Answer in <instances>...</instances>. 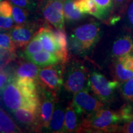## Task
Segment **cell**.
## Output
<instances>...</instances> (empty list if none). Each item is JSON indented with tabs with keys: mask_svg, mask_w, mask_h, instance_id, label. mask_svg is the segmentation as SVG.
I'll return each instance as SVG.
<instances>
[{
	"mask_svg": "<svg viewBox=\"0 0 133 133\" xmlns=\"http://www.w3.org/2000/svg\"><path fill=\"white\" fill-rule=\"evenodd\" d=\"M53 35L56 39V43L59 48L56 56L59 57L60 61L64 64L68 59L67 52V38L65 30L60 29H51Z\"/></svg>",
	"mask_w": 133,
	"mask_h": 133,
	"instance_id": "obj_15",
	"label": "cell"
},
{
	"mask_svg": "<svg viewBox=\"0 0 133 133\" xmlns=\"http://www.w3.org/2000/svg\"><path fill=\"white\" fill-rule=\"evenodd\" d=\"M125 25L128 29L133 31V0H131L126 8Z\"/></svg>",
	"mask_w": 133,
	"mask_h": 133,
	"instance_id": "obj_30",
	"label": "cell"
},
{
	"mask_svg": "<svg viewBox=\"0 0 133 133\" xmlns=\"http://www.w3.org/2000/svg\"><path fill=\"white\" fill-rule=\"evenodd\" d=\"M131 0H114V10L123 13Z\"/></svg>",
	"mask_w": 133,
	"mask_h": 133,
	"instance_id": "obj_36",
	"label": "cell"
},
{
	"mask_svg": "<svg viewBox=\"0 0 133 133\" xmlns=\"http://www.w3.org/2000/svg\"><path fill=\"white\" fill-rule=\"evenodd\" d=\"M29 14L27 10L19 6H12V17L17 24H24L27 22Z\"/></svg>",
	"mask_w": 133,
	"mask_h": 133,
	"instance_id": "obj_25",
	"label": "cell"
},
{
	"mask_svg": "<svg viewBox=\"0 0 133 133\" xmlns=\"http://www.w3.org/2000/svg\"><path fill=\"white\" fill-rule=\"evenodd\" d=\"M14 52L8 50L1 49V69L4 68L10 61H12L15 57Z\"/></svg>",
	"mask_w": 133,
	"mask_h": 133,
	"instance_id": "obj_33",
	"label": "cell"
},
{
	"mask_svg": "<svg viewBox=\"0 0 133 133\" xmlns=\"http://www.w3.org/2000/svg\"><path fill=\"white\" fill-rule=\"evenodd\" d=\"M11 4L29 11H33L37 6L35 0H8Z\"/></svg>",
	"mask_w": 133,
	"mask_h": 133,
	"instance_id": "obj_29",
	"label": "cell"
},
{
	"mask_svg": "<svg viewBox=\"0 0 133 133\" xmlns=\"http://www.w3.org/2000/svg\"><path fill=\"white\" fill-rule=\"evenodd\" d=\"M102 15V19H106L114 11V0H94Z\"/></svg>",
	"mask_w": 133,
	"mask_h": 133,
	"instance_id": "obj_24",
	"label": "cell"
},
{
	"mask_svg": "<svg viewBox=\"0 0 133 133\" xmlns=\"http://www.w3.org/2000/svg\"><path fill=\"white\" fill-rule=\"evenodd\" d=\"M9 75L7 72H6L3 69H1V74H0V88H1V91L2 90L8 81L10 80L9 79Z\"/></svg>",
	"mask_w": 133,
	"mask_h": 133,
	"instance_id": "obj_37",
	"label": "cell"
},
{
	"mask_svg": "<svg viewBox=\"0 0 133 133\" xmlns=\"http://www.w3.org/2000/svg\"><path fill=\"white\" fill-rule=\"evenodd\" d=\"M88 79L86 68L81 63L75 62L68 69L64 82V87L67 91L75 94L85 89Z\"/></svg>",
	"mask_w": 133,
	"mask_h": 133,
	"instance_id": "obj_5",
	"label": "cell"
},
{
	"mask_svg": "<svg viewBox=\"0 0 133 133\" xmlns=\"http://www.w3.org/2000/svg\"><path fill=\"white\" fill-rule=\"evenodd\" d=\"M131 54H132V55H133V52H132V53H131Z\"/></svg>",
	"mask_w": 133,
	"mask_h": 133,
	"instance_id": "obj_40",
	"label": "cell"
},
{
	"mask_svg": "<svg viewBox=\"0 0 133 133\" xmlns=\"http://www.w3.org/2000/svg\"><path fill=\"white\" fill-rule=\"evenodd\" d=\"M101 29L99 24L91 22L79 26L70 36L71 47L76 52L90 49L99 39Z\"/></svg>",
	"mask_w": 133,
	"mask_h": 133,
	"instance_id": "obj_3",
	"label": "cell"
},
{
	"mask_svg": "<svg viewBox=\"0 0 133 133\" xmlns=\"http://www.w3.org/2000/svg\"><path fill=\"white\" fill-rule=\"evenodd\" d=\"M1 96L3 104L10 110L24 109L40 115V102L38 97H27L25 96L13 79H10L1 90Z\"/></svg>",
	"mask_w": 133,
	"mask_h": 133,
	"instance_id": "obj_2",
	"label": "cell"
},
{
	"mask_svg": "<svg viewBox=\"0 0 133 133\" xmlns=\"http://www.w3.org/2000/svg\"><path fill=\"white\" fill-rule=\"evenodd\" d=\"M13 114L17 120L24 125L33 126L38 129L39 125L38 124L37 118L39 117V114L31 112L29 110L24 109H19L13 110Z\"/></svg>",
	"mask_w": 133,
	"mask_h": 133,
	"instance_id": "obj_14",
	"label": "cell"
},
{
	"mask_svg": "<svg viewBox=\"0 0 133 133\" xmlns=\"http://www.w3.org/2000/svg\"><path fill=\"white\" fill-rule=\"evenodd\" d=\"M13 79L25 96L27 97H38L37 85L34 78L16 77Z\"/></svg>",
	"mask_w": 133,
	"mask_h": 133,
	"instance_id": "obj_16",
	"label": "cell"
},
{
	"mask_svg": "<svg viewBox=\"0 0 133 133\" xmlns=\"http://www.w3.org/2000/svg\"><path fill=\"white\" fill-rule=\"evenodd\" d=\"M121 132L133 133V118L131 120L126 122L120 129Z\"/></svg>",
	"mask_w": 133,
	"mask_h": 133,
	"instance_id": "obj_38",
	"label": "cell"
},
{
	"mask_svg": "<svg viewBox=\"0 0 133 133\" xmlns=\"http://www.w3.org/2000/svg\"><path fill=\"white\" fill-rule=\"evenodd\" d=\"M65 114L61 109H56L53 112L49 124L51 131L54 132H64Z\"/></svg>",
	"mask_w": 133,
	"mask_h": 133,
	"instance_id": "obj_21",
	"label": "cell"
},
{
	"mask_svg": "<svg viewBox=\"0 0 133 133\" xmlns=\"http://www.w3.org/2000/svg\"><path fill=\"white\" fill-rule=\"evenodd\" d=\"M26 57L30 61L35 63L38 66H47L51 65L57 64L61 62L56 54L48 52L46 50L41 51Z\"/></svg>",
	"mask_w": 133,
	"mask_h": 133,
	"instance_id": "obj_13",
	"label": "cell"
},
{
	"mask_svg": "<svg viewBox=\"0 0 133 133\" xmlns=\"http://www.w3.org/2000/svg\"><path fill=\"white\" fill-rule=\"evenodd\" d=\"M121 95L127 101H133V78L123 81L119 85Z\"/></svg>",
	"mask_w": 133,
	"mask_h": 133,
	"instance_id": "obj_27",
	"label": "cell"
},
{
	"mask_svg": "<svg viewBox=\"0 0 133 133\" xmlns=\"http://www.w3.org/2000/svg\"><path fill=\"white\" fill-rule=\"evenodd\" d=\"M58 1H64V0H58Z\"/></svg>",
	"mask_w": 133,
	"mask_h": 133,
	"instance_id": "obj_39",
	"label": "cell"
},
{
	"mask_svg": "<svg viewBox=\"0 0 133 133\" xmlns=\"http://www.w3.org/2000/svg\"><path fill=\"white\" fill-rule=\"evenodd\" d=\"M75 8L82 14H89L99 19H102V15L94 0H74Z\"/></svg>",
	"mask_w": 133,
	"mask_h": 133,
	"instance_id": "obj_17",
	"label": "cell"
},
{
	"mask_svg": "<svg viewBox=\"0 0 133 133\" xmlns=\"http://www.w3.org/2000/svg\"><path fill=\"white\" fill-rule=\"evenodd\" d=\"M120 84L117 81H109L101 74L93 72L89 76L88 86L102 102L111 101L114 91Z\"/></svg>",
	"mask_w": 133,
	"mask_h": 133,
	"instance_id": "obj_4",
	"label": "cell"
},
{
	"mask_svg": "<svg viewBox=\"0 0 133 133\" xmlns=\"http://www.w3.org/2000/svg\"><path fill=\"white\" fill-rule=\"evenodd\" d=\"M55 100L52 94L45 92L43 95L42 104L40 105V119L42 125L46 128H49L50 121L54 111Z\"/></svg>",
	"mask_w": 133,
	"mask_h": 133,
	"instance_id": "obj_11",
	"label": "cell"
},
{
	"mask_svg": "<svg viewBox=\"0 0 133 133\" xmlns=\"http://www.w3.org/2000/svg\"><path fill=\"white\" fill-rule=\"evenodd\" d=\"M33 62H22L16 70V78H31L35 79L38 77L39 68Z\"/></svg>",
	"mask_w": 133,
	"mask_h": 133,
	"instance_id": "obj_18",
	"label": "cell"
},
{
	"mask_svg": "<svg viewBox=\"0 0 133 133\" xmlns=\"http://www.w3.org/2000/svg\"><path fill=\"white\" fill-rule=\"evenodd\" d=\"M131 102H133V101H131Z\"/></svg>",
	"mask_w": 133,
	"mask_h": 133,
	"instance_id": "obj_41",
	"label": "cell"
},
{
	"mask_svg": "<svg viewBox=\"0 0 133 133\" xmlns=\"http://www.w3.org/2000/svg\"><path fill=\"white\" fill-rule=\"evenodd\" d=\"M42 43L43 49L48 52L57 54L59 48L51 28L42 27L36 33Z\"/></svg>",
	"mask_w": 133,
	"mask_h": 133,
	"instance_id": "obj_12",
	"label": "cell"
},
{
	"mask_svg": "<svg viewBox=\"0 0 133 133\" xmlns=\"http://www.w3.org/2000/svg\"><path fill=\"white\" fill-rule=\"evenodd\" d=\"M34 33V26L25 23L14 26L10 35L16 48H24L31 40Z\"/></svg>",
	"mask_w": 133,
	"mask_h": 133,
	"instance_id": "obj_9",
	"label": "cell"
},
{
	"mask_svg": "<svg viewBox=\"0 0 133 133\" xmlns=\"http://www.w3.org/2000/svg\"><path fill=\"white\" fill-rule=\"evenodd\" d=\"M133 52V38L125 35L116 38L112 48V56L116 59Z\"/></svg>",
	"mask_w": 133,
	"mask_h": 133,
	"instance_id": "obj_10",
	"label": "cell"
},
{
	"mask_svg": "<svg viewBox=\"0 0 133 133\" xmlns=\"http://www.w3.org/2000/svg\"><path fill=\"white\" fill-rule=\"evenodd\" d=\"M64 12L65 18L69 21H77L82 19L83 14L75 8L74 5V0H64Z\"/></svg>",
	"mask_w": 133,
	"mask_h": 133,
	"instance_id": "obj_22",
	"label": "cell"
},
{
	"mask_svg": "<svg viewBox=\"0 0 133 133\" xmlns=\"http://www.w3.org/2000/svg\"><path fill=\"white\" fill-rule=\"evenodd\" d=\"M118 59L126 68L133 71V55L132 54L125 55L123 57L118 58Z\"/></svg>",
	"mask_w": 133,
	"mask_h": 133,
	"instance_id": "obj_35",
	"label": "cell"
},
{
	"mask_svg": "<svg viewBox=\"0 0 133 133\" xmlns=\"http://www.w3.org/2000/svg\"><path fill=\"white\" fill-rule=\"evenodd\" d=\"M42 13L44 19L56 29H65L64 3L58 0H47L43 6Z\"/></svg>",
	"mask_w": 133,
	"mask_h": 133,
	"instance_id": "obj_7",
	"label": "cell"
},
{
	"mask_svg": "<svg viewBox=\"0 0 133 133\" xmlns=\"http://www.w3.org/2000/svg\"><path fill=\"white\" fill-rule=\"evenodd\" d=\"M77 117L72 102L69 103L66 109L64 132H71L77 131Z\"/></svg>",
	"mask_w": 133,
	"mask_h": 133,
	"instance_id": "obj_19",
	"label": "cell"
},
{
	"mask_svg": "<svg viewBox=\"0 0 133 133\" xmlns=\"http://www.w3.org/2000/svg\"><path fill=\"white\" fill-rule=\"evenodd\" d=\"M119 112L123 121L128 122L133 118V106L130 104L124 105Z\"/></svg>",
	"mask_w": 133,
	"mask_h": 133,
	"instance_id": "obj_31",
	"label": "cell"
},
{
	"mask_svg": "<svg viewBox=\"0 0 133 133\" xmlns=\"http://www.w3.org/2000/svg\"><path fill=\"white\" fill-rule=\"evenodd\" d=\"M0 131L3 133L22 132L12 119L2 108L0 111Z\"/></svg>",
	"mask_w": 133,
	"mask_h": 133,
	"instance_id": "obj_20",
	"label": "cell"
},
{
	"mask_svg": "<svg viewBox=\"0 0 133 133\" xmlns=\"http://www.w3.org/2000/svg\"><path fill=\"white\" fill-rule=\"evenodd\" d=\"M72 104L77 114L86 116L94 114L103 107L102 101L91 96L86 88L74 94Z\"/></svg>",
	"mask_w": 133,
	"mask_h": 133,
	"instance_id": "obj_6",
	"label": "cell"
},
{
	"mask_svg": "<svg viewBox=\"0 0 133 133\" xmlns=\"http://www.w3.org/2000/svg\"><path fill=\"white\" fill-rule=\"evenodd\" d=\"M63 64H54L39 70L38 78L51 90L57 91L64 84Z\"/></svg>",
	"mask_w": 133,
	"mask_h": 133,
	"instance_id": "obj_8",
	"label": "cell"
},
{
	"mask_svg": "<svg viewBox=\"0 0 133 133\" xmlns=\"http://www.w3.org/2000/svg\"><path fill=\"white\" fill-rule=\"evenodd\" d=\"M0 46H1V49L15 52L16 46L11 39L10 34H8L6 33H1L0 35Z\"/></svg>",
	"mask_w": 133,
	"mask_h": 133,
	"instance_id": "obj_28",
	"label": "cell"
},
{
	"mask_svg": "<svg viewBox=\"0 0 133 133\" xmlns=\"http://www.w3.org/2000/svg\"><path fill=\"white\" fill-rule=\"evenodd\" d=\"M0 15L4 17H12V6L8 0L1 1Z\"/></svg>",
	"mask_w": 133,
	"mask_h": 133,
	"instance_id": "obj_32",
	"label": "cell"
},
{
	"mask_svg": "<svg viewBox=\"0 0 133 133\" xmlns=\"http://www.w3.org/2000/svg\"><path fill=\"white\" fill-rule=\"evenodd\" d=\"M122 121L119 112L102 109L86 116L76 132H113L117 130L119 123Z\"/></svg>",
	"mask_w": 133,
	"mask_h": 133,
	"instance_id": "obj_1",
	"label": "cell"
},
{
	"mask_svg": "<svg viewBox=\"0 0 133 133\" xmlns=\"http://www.w3.org/2000/svg\"><path fill=\"white\" fill-rule=\"evenodd\" d=\"M43 49V46L41 41L38 38L37 35H35L31 40L26 46L25 50V54L26 56L30 55L35 54L36 52H39Z\"/></svg>",
	"mask_w": 133,
	"mask_h": 133,
	"instance_id": "obj_26",
	"label": "cell"
},
{
	"mask_svg": "<svg viewBox=\"0 0 133 133\" xmlns=\"http://www.w3.org/2000/svg\"><path fill=\"white\" fill-rule=\"evenodd\" d=\"M115 74L118 80L121 82L133 78V71L126 68L118 59L115 65Z\"/></svg>",
	"mask_w": 133,
	"mask_h": 133,
	"instance_id": "obj_23",
	"label": "cell"
},
{
	"mask_svg": "<svg viewBox=\"0 0 133 133\" xmlns=\"http://www.w3.org/2000/svg\"><path fill=\"white\" fill-rule=\"evenodd\" d=\"M12 17H4L0 16V26L1 30H8L12 28L14 24Z\"/></svg>",
	"mask_w": 133,
	"mask_h": 133,
	"instance_id": "obj_34",
	"label": "cell"
}]
</instances>
